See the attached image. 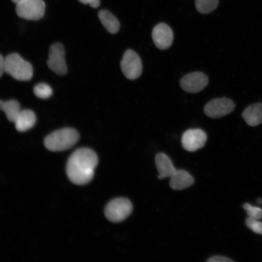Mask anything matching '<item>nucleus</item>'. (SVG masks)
Segmentation results:
<instances>
[{
    "instance_id": "nucleus-1",
    "label": "nucleus",
    "mask_w": 262,
    "mask_h": 262,
    "mask_svg": "<svg viewBox=\"0 0 262 262\" xmlns=\"http://www.w3.org/2000/svg\"><path fill=\"white\" fill-rule=\"evenodd\" d=\"M98 163L96 153L88 148L77 149L69 158L66 167L68 178L74 184L84 185L89 182L94 175Z\"/></svg>"
},
{
    "instance_id": "nucleus-2",
    "label": "nucleus",
    "mask_w": 262,
    "mask_h": 262,
    "mask_svg": "<svg viewBox=\"0 0 262 262\" xmlns=\"http://www.w3.org/2000/svg\"><path fill=\"white\" fill-rule=\"evenodd\" d=\"M79 134L73 128H66L54 131L44 139L45 147L51 151H60L73 147L78 141Z\"/></svg>"
},
{
    "instance_id": "nucleus-3",
    "label": "nucleus",
    "mask_w": 262,
    "mask_h": 262,
    "mask_svg": "<svg viewBox=\"0 0 262 262\" xmlns=\"http://www.w3.org/2000/svg\"><path fill=\"white\" fill-rule=\"evenodd\" d=\"M5 72L16 80L26 81L32 78L33 69L29 62L18 54L12 53L5 58Z\"/></svg>"
},
{
    "instance_id": "nucleus-4",
    "label": "nucleus",
    "mask_w": 262,
    "mask_h": 262,
    "mask_svg": "<svg viewBox=\"0 0 262 262\" xmlns=\"http://www.w3.org/2000/svg\"><path fill=\"white\" fill-rule=\"evenodd\" d=\"M131 202L127 198L119 197L113 199L107 205L105 215L110 221L117 223L125 220L132 212Z\"/></svg>"
},
{
    "instance_id": "nucleus-5",
    "label": "nucleus",
    "mask_w": 262,
    "mask_h": 262,
    "mask_svg": "<svg viewBox=\"0 0 262 262\" xmlns=\"http://www.w3.org/2000/svg\"><path fill=\"white\" fill-rule=\"evenodd\" d=\"M46 5L43 0H24L16 4V12L20 18L38 20L43 17Z\"/></svg>"
},
{
    "instance_id": "nucleus-6",
    "label": "nucleus",
    "mask_w": 262,
    "mask_h": 262,
    "mask_svg": "<svg viewBox=\"0 0 262 262\" xmlns=\"http://www.w3.org/2000/svg\"><path fill=\"white\" fill-rule=\"evenodd\" d=\"M121 70L129 80H135L142 72V64L139 55L133 50L127 49L124 53L120 62Z\"/></svg>"
},
{
    "instance_id": "nucleus-7",
    "label": "nucleus",
    "mask_w": 262,
    "mask_h": 262,
    "mask_svg": "<svg viewBox=\"0 0 262 262\" xmlns=\"http://www.w3.org/2000/svg\"><path fill=\"white\" fill-rule=\"evenodd\" d=\"M65 54L64 47L60 43H55L49 47L47 65L58 75H63L67 72Z\"/></svg>"
},
{
    "instance_id": "nucleus-8",
    "label": "nucleus",
    "mask_w": 262,
    "mask_h": 262,
    "mask_svg": "<svg viewBox=\"0 0 262 262\" xmlns=\"http://www.w3.org/2000/svg\"><path fill=\"white\" fill-rule=\"evenodd\" d=\"M235 108L233 101L227 98L213 99L204 106L205 114L213 118L222 117L232 112Z\"/></svg>"
},
{
    "instance_id": "nucleus-9",
    "label": "nucleus",
    "mask_w": 262,
    "mask_h": 262,
    "mask_svg": "<svg viewBox=\"0 0 262 262\" xmlns=\"http://www.w3.org/2000/svg\"><path fill=\"white\" fill-rule=\"evenodd\" d=\"M206 133L199 129L186 131L181 137L183 147L187 151L193 152L203 147L207 141Z\"/></svg>"
},
{
    "instance_id": "nucleus-10",
    "label": "nucleus",
    "mask_w": 262,
    "mask_h": 262,
    "mask_svg": "<svg viewBox=\"0 0 262 262\" xmlns=\"http://www.w3.org/2000/svg\"><path fill=\"white\" fill-rule=\"evenodd\" d=\"M208 78L201 72H194L185 75L180 80V84L184 91L191 93H197L208 84Z\"/></svg>"
},
{
    "instance_id": "nucleus-11",
    "label": "nucleus",
    "mask_w": 262,
    "mask_h": 262,
    "mask_svg": "<svg viewBox=\"0 0 262 262\" xmlns=\"http://www.w3.org/2000/svg\"><path fill=\"white\" fill-rule=\"evenodd\" d=\"M152 38L156 47L162 50L166 49L172 44L173 33L167 24L160 23L153 28Z\"/></svg>"
},
{
    "instance_id": "nucleus-12",
    "label": "nucleus",
    "mask_w": 262,
    "mask_h": 262,
    "mask_svg": "<svg viewBox=\"0 0 262 262\" xmlns=\"http://www.w3.org/2000/svg\"><path fill=\"white\" fill-rule=\"evenodd\" d=\"M194 179L192 176L185 170H176L170 177L169 185L175 190H181L192 185Z\"/></svg>"
},
{
    "instance_id": "nucleus-13",
    "label": "nucleus",
    "mask_w": 262,
    "mask_h": 262,
    "mask_svg": "<svg viewBox=\"0 0 262 262\" xmlns=\"http://www.w3.org/2000/svg\"><path fill=\"white\" fill-rule=\"evenodd\" d=\"M155 164L159 172L158 178L163 179L170 177L176 169L169 157L164 153H159L155 156Z\"/></svg>"
},
{
    "instance_id": "nucleus-14",
    "label": "nucleus",
    "mask_w": 262,
    "mask_h": 262,
    "mask_svg": "<svg viewBox=\"0 0 262 262\" xmlns=\"http://www.w3.org/2000/svg\"><path fill=\"white\" fill-rule=\"evenodd\" d=\"M242 117L250 126H256L262 123V103H256L249 105L242 113Z\"/></svg>"
},
{
    "instance_id": "nucleus-15",
    "label": "nucleus",
    "mask_w": 262,
    "mask_h": 262,
    "mask_svg": "<svg viewBox=\"0 0 262 262\" xmlns=\"http://www.w3.org/2000/svg\"><path fill=\"white\" fill-rule=\"evenodd\" d=\"M35 122L34 113L32 110L26 109L20 111L14 123L16 130L23 132L32 128Z\"/></svg>"
},
{
    "instance_id": "nucleus-16",
    "label": "nucleus",
    "mask_w": 262,
    "mask_h": 262,
    "mask_svg": "<svg viewBox=\"0 0 262 262\" xmlns=\"http://www.w3.org/2000/svg\"><path fill=\"white\" fill-rule=\"evenodd\" d=\"M98 17L106 30L112 34L118 32L120 23L117 18L110 11L102 10L98 12Z\"/></svg>"
},
{
    "instance_id": "nucleus-17",
    "label": "nucleus",
    "mask_w": 262,
    "mask_h": 262,
    "mask_svg": "<svg viewBox=\"0 0 262 262\" xmlns=\"http://www.w3.org/2000/svg\"><path fill=\"white\" fill-rule=\"evenodd\" d=\"M0 110L4 112L8 120L14 122L20 112L19 103L15 100L2 101L0 99Z\"/></svg>"
},
{
    "instance_id": "nucleus-18",
    "label": "nucleus",
    "mask_w": 262,
    "mask_h": 262,
    "mask_svg": "<svg viewBox=\"0 0 262 262\" xmlns=\"http://www.w3.org/2000/svg\"><path fill=\"white\" fill-rule=\"evenodd\" d=\"M219 4V0H195L197 11L203 14H209L213 11Z\"/></svg>"
},
{
    "instance_id": "nucleus-19",
    "label": "nucleus",
    "mask_w": 262,
    "mask_h": 262,
    "mask_svg": "<svg viewBox=\"0 0 262 262\" xmlns=\"http://www.w3.org/2000/svg\"><path fill=\"white\" fill-rule=\"evenodd\" d=\"M33 92L38 98L45 99L49 98L52 95V90L47 84L40 83L34 86Z\"/></svg>"
},
{
    "instance_id": "nucleus-20",
    "label": "nucleus",
    "mask_w": 262,
    "mask_h": 262,
    "mask_svg": "<svg viewBox=\"0 0 262 262\" xmlns=\"http://www.w3.org/2000/svg\"><path fill=\"white\" fill-rule=\"evenodd\" d=\"M248 217L260 219L262 218V209L258 207L253 206L249 203H245L243 206Z\"/></svg>"
},
{
    "instance_id": "nucleus-21",
    "label": "nucleus",
    "mask_w": 262,
    "mask_h": 262,
    "mask_svg": "<svg viewBox=\"0 0 262 262\" xmlns=\"http://www.w3.org/2000/svg\"><path fill=\"white\" fill-rule=\"evenodd\" d=\"M246 223L247 227L253 232L262 235V222L259 219L248 217Z\"/></svg>"
},
{
    "instance_id": "nucleus-22",
    "label": "nucleus",
    "mask_w": 262,
    "mask_h": 262,
    "mask_svg": "<svg viewBox=\"0 0 262 262\" xmlns=\"http://www.w3.org/2000/svg\"><path fill=\"white\" fill-rule=\"evenodd\" d=\"M209 262H231L233 260L230 258L223 256H213L208 259Z\"/></svg>"
},
{
    "instance_id": "nucleus-23",
    "label": "nucleus",
    "mask_w": 262,
    "mask_h": 262,
    "mask_svg": "<svg viewBox=\"0 0 262 262\" xmlns=\"http://www.w3.org/2000/svg\"><path fill=\"white\" fill-rule=\"evenodd\" d=\"M78 1L84 4H89L91 7L96 8L100 3V0H78Z\"/></svg>"
},
{
    "instance_id": "nucleus-24",
    "label": "nucleus",
    "mask_w": 262,
    "mask_h": 262,
    "mask_svg": "<svg viewBox=\"0 0 262 262\" xmlns=\"http://www.w3.org/2000/svg\"><path fill=\"white\" fill-rule=\"evenodd\" d=\"M5 72V58L0 54V78Z\"/></svg>"
},
{
    "instance_id": "nucleus-25",
    "label": "nucleus",
    "mask_w": 262,
    "mask_h": 262,
    "mask_svg": "<svg viewBox=\"0 0 262 262\" xmlns=\"http://www.w3.org/2000/svg\"><path fill=\"white\" fill-rule=\"evenodd\" d=\"M12 1L15 3H16V4L23 1V0H11Z\"/></svg>"
},
{
    "instance_id": "nucleus-26",
    "label": "nucleus",
    "mask_w": 262,
    "mask_h": 262,
    "mask_svg": "<svg viewBox=\"0 0 262 262\" xmlns=\"http://www.w3.org/2000/svg\"><path fill=\"white\" fill-rule=\"evenodd\" d=\"M258 202L259 203H262V198L259 199L258 200Z\"/></svg>"
}]
</instances>
